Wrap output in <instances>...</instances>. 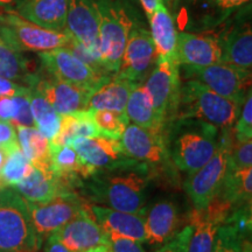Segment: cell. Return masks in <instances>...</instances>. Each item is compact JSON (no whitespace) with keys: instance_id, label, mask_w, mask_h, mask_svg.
<instances>
[{"instance_id":"cell-1","label":"cell","mask_w":252,"mask_h":252,"mask_svg":"<svg viewBox=\"0 0 252 252\" xmlns=\"http://www.w3.org/2000/svg\"><path fill=\"white\" fill-rule=\"evenodd\" d=\"M154 176L144 163L132 160L111 168L96 169L78 190L90 203L127 213L144 214Z\"/></svg>"},{"instance_id":"cell-2","label":"cell","mask_w":252,"mask_h":252,"mask_svg":"<svg viewBox=\"0 0 252 252\" xmlns=\"http://www.w3.org/2000/svg\"><path fill=\"white\" fill-rule=\"evenodd\" d=\"M163 134L175 168L187 175L209 161L219 149L220 128L198 119H173Z\"/></svg>"},{"instance_id":"cell-3","label":"cell","mask_w":252,"mask_h":252,"mask_svg":"<svg viewBox=\"0 0 252 252\" xmlns=\"http://www.w3.org/2000/svg\"><path fill=\"white\" fill-rule=\"evenodd\" d=\"M42 243L26 200L13 187L0 189V252H37Z\"/></svg>"},{"instance_id":"cell-4","label":"cell","mask_w":252,"mask_h":252,"mask_svg":"<svg viewBox=\"0 0 252 252\" xmlns=\"http://www.w3.org/2000/svg\"><path fill=\"white\" fill-rule=\"evenodd\" d=\"M241 108L200 82L185 80L181 82L180 99L174 119H198L219 128L229 127L235 124Z\"/></svg>"},{"instance_id":"cell-5","label":"cell","mask_w":252,"mask_h":252,"mask_svg":"<svg viewBox=\"0 0 252 252\" xmlns=\"http://www.w3.org/2000/svg\"><path fill=\"white\" fill-rule=\"evenodd\" d=\"M121 141L128 157L149 167L154 180L172 186L179 184L178 169L169 157L163 132H154L128 123Z\"/></svg>"},{"instance_id":"cell-6","label":"cell","mask_w":252,"mask_h":252,"mask_svg":"<svg viewBox=\"0 0 252 252\" xmlns=\"http://www.w3.org/2000/svg\"><path fill=\"white\" fill-rule=\"evenodd\" d=\"M234 141L232 126L220 128L219 149L214 157L196 172L187 175L184 189L194 209H203L219 194L228 168L229 151Z\"/></svg>"},{"instance_id":"cell-7","label":"cell","mask_w":252,"mask_h":252,"mask_svg":"<svg viewBox=\"0 0 252 252\" xmlns=\"http://www.w3.org/2000/svg\"><path fill=\"white\" fill-rule=\"evenodd\" d=\"M98 13V55L102 67L116 74L121 65L128 34L133 23L125 9L106 1H94Z\"/></svg>"},{"instance_id":"cell-8","label":"cell","mask_w":252,"mask_h":252,"mask_svg":"<svg viewBox=\"0 0 252 252\" xmlns=\"http://www.w3.org/2000/svg\"><path fill=\"white\" fill-rule=\"evenodd\" d=\"M0 39L18 52H47L68 45L64 31L46 30L31 23L15 11L0 13Z\"/></svg>"},{"instance_id":"cell-9","label":"cell","mask_w":252,"mask_h":252,"mask_svg":"<svg viewBox=\"0 0 252 252\" xmlns=\"http://www.w3.org/2000/svg\"><path fill=\"white\" fill-rule=\"evenodd\" d=\"M180 75L184 80L200 82L214 93L241 106L251 91V70H244L222 62L207 67L180 65Z\"/></svg>"},{"instance_id":"cell-10","label":"cell","mask_w":252,"mask_h":252,"mask_svg":"<svg viewBox=\"0 0 252 252\" xmlns=\"http://www.w3.org/2000/svg\"><path fill=\"white\" fill-rule=\"evenodd\" d=\"M156 63L144 87L150 94L158 117L167 125L175 118L180 99L182 82L180 64L176 60H161Z\"/></svg>"},{"instance_id":"cell-11","label":"cell","mask_w":252,"mask_h":252,"mask_svg":"<svg viewBox=\"0 0 252 252\" xmlns=\"http://www.w3.org/2000/svg\"><path fill=\"white\" fill-rule=\"evenodd\" d=\"M42 67L50 76L94 93L111 77L77 58L67 47L39 53Z\"/></svg>"},{"instance_id":"cell-12","label":"cell","mask_w":252,"mask_h":252,"mask_svg":"<svg viewBox=\"0 0 252 252\" xmlns=\"http://www.w3.org/2000/svg\"><path fill=\"white\" fill-rule=\"evenodd\" d=\"M27 206L34 228L43 242L78 214L89 209L90 202L80 193H70L46 203L27 202Z\"/></svg>"},{"instance_id":"cell-13","label":"cell","mask_w":252,"mask_h":252,"mask_svg":"<svg viewBox=\"0 0 252 252\" xmlns=\"http://www.w3.org/2000/svg\"><path fill=\"white\" fill-rule=\"evenodd\" d=\"M228 203L215 196L203 209H191L188 224L191 225L188 252H213L217 230L231 213Z\"/></svg>"},{"instance_id":"cell-14","label":"cell","mask_w":252,"mask_h":252,"mask_svg":"<svg viewBox=\"0 0 252 252\" xmlns=\"http://www.w3.org/2000/svg\"><path fill=\"white\" fill-rule=\"evenodd\" d=\"M156 62V49L150 32L132 27L116 75L140 84L149 76Z\"/></svg>"},{"instance_id":"cell-15","label":"cell","mask_w":252,"mask_h":252,"mask_svg":"<svg viewBox=\"0 0 252 252\" xmlns=\"http://www.w3.org/2000/svg\"><path fill=\"white\" fill-rule=\"evenodd\" d=\"M81 186V181L56 174L53 169L33 168L31 174L13 188L27 202L46 203L61 195L78 193Z\"/></svg>"},{"instance_id":"cell-16","label":"cell","mask_w":252,"mask_h":252,"mask_svg":"<svg viewBox=\"0 0 252 252\" xmlns=\"http://www.w3.org/2000/svg\"><path fill=\"white\" fill-rule=\"evenodd\" d=\"M145 232L146 243L160 248L174 238L184 228L187 217H182L178 203L172 200H160L149 209L145 208Z\"/></svg>"},{"instance_id":"cell-17","label":"cell","mask_w":252,"mask_h":252,"mask_svg":"<svg viewBox=\"0 0 252 252\" xmlns=\"http://www.w3.org/2000/svg\"><path fill=\"white\" fill-rule=\"evenodd\" d=\"M98 28L99 19L94 0H69L64 32L99 60Z\"/></svg>"},{"instance_id":"cell-18","label":"cell","mask_w":252,"mask_h":252,"mask_svg":"<svg viewBox=\"0 0 252 252\" xmlns=\"http://www.w3.org/2000/svg\"><path fill=\"white\" fill-rule=\"evenodd\" d=\"M26 87H34L39 90L61 116L87 110L88 99L91 94L90 91L58 80L50 75L49 77H42L39 74H33Z\"/></svg>"},{"instance_id":"cell-19","label":"cell","mask_w":252,"mask_h":252,"mask_svg":"<svg viewBox=\"0 0 252 252\" xmlns=\"http://www.w3.org/2000/svg\"><path fill=\"white\" fill-rule=\"evenodd\" d=\"M70 145L81 159L94 169L111 168L134 160L125 153L121 139L108 135L93 138L76 137Z\"/></svg>"},{"instance_id":"cell-20","label":"cell","mask_w":252,"mask_h":252,"mask_svg":"<svg viewBox=\"0 0 252 252\" xmlns=\"http://www.w3.org/2000/svg\"><path fill=\"white\" fill-rule=\"evenodd\" d=\"M70 252H87L109 244L108 236L90 213V207L53 234Z\"/></svg>"},{"instance_id":"cell-21","label":"cell","mask_w":252,"mask_h":252,"mask_svg":"<svg viewBox=\"0 0 252 252\" xmlns=\"http://www.w3.org/2000/svg\"><path fill=\"white\" fill-rule=\"evenodd\" d=\"M222 43L212 34H178L176 60L180 65L207 67L220 63Z\"/></svg>"},{"instance_id":"cell-22","label":"cell","mask_w":252,"mask_h":252,"mask_svg":"<svg viewBox=\"0 0 252 252\" xmlns=\"http://www.w3.org/2000/svg\"><path fill=\"white\" fill-rule=\"evenodd\" d=\"M90 213L106 236H118L146 243L144 214L127 213L90 203Z\"/></svg>"},{"instance_id":"cell-23","label":"cell","mask_w":252,"mask_h":252,"mask_svg":"<svg viewBox=\"0 0 252 252\" xmlns=\"http://www.w3.org/2000/svg\"><path fill=\"white\" fill-rule=\"evenodd\" d=\"M69 0H21L15 12L46 30L63 32L67 23Z\"/></svg>"},{"instance_id":"cell-24","label":"cell","mask_w":252,"mask_h":252,"mask_svg":"<svg viewBox=\"0 0 252 252\" xmlns=\"http://www.w3.org/2000/svg\"><path fill=\"white\" fill-rule=\"evenodd\" d=\"M149 19L151 25L150 33L156 49L157 61L176 60L179 33L176 32L174 20L163 2L158 6Z\"/></svg>"},{"instance_id":"cell-25","label":"cell","mask_w":252,"mask_h":252,"mask_svg":"<svg viewBox=\"0 0 252 252\" xmlns=\"http://www.w3.org/2000/svg\"><path fill=\"white\" fill-rule=\"evenodd\" d=\"M137 83L113 75L90 94L87 110H111L125 113V106L131 91Z\"/></svg>"},{"instance_id":"cell-26","label":"cell","mask_w":252,"mask_h":252,"mask_svg":"<svg viewBox=\"0 0 252 252\" xmlns=\"http://www.w3.org/2000/svg\"><path fill=\"white\" fill-rule=\"evenodd\" d=\"M216 196L231 207V213L239 208L251 207L252 167L241 169L226 168L224 180Z\"/></svg>"},{"instance_id":"cell-27","label":"cell","mask_w":252,"mask_h":252,"mask_svg":"<svg viewBox=\"0 0 252 252\" xmlns=\"http://www.w3.org/2000/svg\"><path fill=\"white\" fill-rule=\"evenodd\" d=\"M125 116L128 123L154 132H163L165 124L154 111L150 94L144 84H137L131 91L125 106Z\"/></svg>"},{"instance_id":"cell-28","label":"cell","mask_w":252,"mask_h":252,"mask_svg":"<svg viewBox=\"0 0 252 252\" xmlns=\"http://www.w3.org/2000/svg\"><path fill=\"white\" fill-rule=\"evenodd\" d=\"M17 138L21 152L30 160L34 168L42 171L53 169L49 140L40 133L35 126H18Z\"/></svg>"},{"instance_id":"cell-29","label":"cell","mask_w":252,"mask_h":252,"mask_svg":"<svg viewBox=\"0 0 252 252\" xmlns=\"http://www.w3.org/2000/svg\"><path fill=\"white\" fill-rule=\"evenodd\" d=\"M222 59L220 62L232 67L251 70L252 67V33L250 26L234 31L220 41Z\"/></svg>"},{"instance_id":"cell-30","label":"cell","mask_w":252,"mask_h":252,"mask_svg":"<svg viewBox=\"0 0 252 252\" xmlns=\"http://www.w3.org/2000/svg\"><path fill=\"white\" fill-rule=\"evenodd\" d=\"M52 168L56 174L83 182L96 171L81 159L71 145L50 146Z\"/></svg>"},{"instance_id":"cell-31","label":"cell","mask_w":252,"mask_h":252,"mask_svg":"<svg viewBox=\"0 0 252 252\" xmlns=\"http://www.w3.org/2000/svg\"><path fill=\"white\" fill-rule=\"evenodd\" d=\"M30 88L31 110L35 127L48 140H52L58 133L61 122V115L55 111L43 94L34 87Z\"/></svg>"},{"instance_id":"cell-32","label":"cell","mask_w":252,"mask_h":252,"mask_svg":"<svg viewBox=\"0 0 252 252\" xmlns=\"http://www.w3.org/2000/svg\"><path fill=\"white\" fill-rule=\"evenodd\" d=\"M33 74L30 61L20 52L0 39V76L11 81H21L26 84Z\"/></svg>"},{"instance_id":"cell-33","label":"cell","mask_w":252,"mask_h":252,"mask_svg":"<svg viewBox=\"0 0 252 252\" xmlns=\"http://www.w3.org/2000/svg\"><path fill=\"white\" fill-rule=\"evenodd\" d=\"M33 165L24 156L18 145L7 151L6 159L0 169V184L4 188L13 187L26 179L33 171Z\"/></svg>"},{"instance_id":"cell-34","label":"cell","mask_w":252,"mask_h":252,"mask_svg":"<svg viewBox=\"0 0 252 252\" xmlns=\"http://www.w3.org/2000/svg\"><path fill=\"white\" fill-rule=\"evenodd\" d=\"M93 119L100 134L121 139L123 132L128 124L125 113L111 110H91Z\"/></svg>"},{"instance_id":"cell-35","label":"cell","mask_w":252,"mask_h":252,"mask_svg":"<svg viewBox=\"0 0 252 252\" xmlns=\"http://www.w3.org/2000/svg\"><path fill=\"white\" fill-rule=\"evenodd\" d=\"M247 236L242 235L236 226L222 224L217 230L213 252H242V241Z\"/></svg>"},{"instance_id":"cell-36","label":"cell","mask_w":252,"mask_h":252,"mask_svg":"<svg viewBox=\"0 0 252 252\" xmlns=\"http://www.w3.org/2000/svg\"><path fill=\"white\" fill-rule=\"evenodd\" d=\"M13 97L15 105H17V112L14 117L12 118L11 123L15 127L18 126H27V127H33L35 126L33 115L31 110L30 102V88L26 86L21 87V89L14 94Z\"/></svg>"},{"instance_id":"cell-37","label":"cell","mask_w":252,"mask_h":252,"mask_svg":"<svg viewBox=\"0 0 252 252\" xmlns=\"http://www.w3.org/2000/svg\"><path fill=\"white\" fill-rule=\"evenodd\" d=\"M252 167V139L236 140L234 138L229 151L228 169Z\"/></svg>"},{"instance_id":"cell-38","label":"cell","mask_w":252,"mask_h":252,"mask_svg":"<svg viewBox=\"0 0 252 252\" xmlns=\"http://www.w3.org/2000/svg\"><path fill=\"white\" fill-rule=\"evenodd\" d=\"M234 138L236 140L252 139V93L248 94L239 111L238 118L232 125Z\"/></svg>"},{"instance_id":"cell-39","label":"cell","mask_w":252,"mask_h":252,"mask_svg":"<svg viewBox=\"0 0 252 252\" xmlns=\"http://www.w3.org/2000/svg\"><path fill=\"white\" fill-rule=\"evenodd\" d=\"M191 235V225L187 224L174 238L171 241L167 242L166 244L161 245L158 248L156 252H188V245L189 239H190Z\"/></svg>"},{"instance_id":"cell-40","label":"cell","mask_w":252,"mask_h":252,"mask_svg":"<svg viewBox=\"0 0 252 252\" xmlns=\"http://www.w3.org/2000/svg\"><path fill=\"white\" fill-rule=\"evenodd\" d=\"M109 247L112 252H146L143 248V243L133 239L109 236Z\"/></svg>"},{"instance_id":"cell-41","label":"cell","mask_w":252,"mask_h":252,"mask_svg":"<svg viewBox=\"0 0 252 252\" xmlns=\"http://www.w3.org/2000/svg\"><path fill=\"white\" fill-rule=\"evenodd\" d=\"M18 145L15 126L11 122L0 119V147H2L7 152Z\"/></svg>"},{"instance_id":"cell-42","label":"cell","mask_w":252,"mask_h":252,"mask_svg":"<svg viewBox=\"0 0 252 252\" xmlns=\"http://www.w3.org/2000/svg\"><path fill=\"white\" fill-rule=\"evenodd\" d=\"M17 112V105L13 97H0V119L11 122Z\"/></svg>"},{"instance_id":"cell-43","label":"cell","mask_w":252,"mask_h":252,"mask_svg":"<svg viewBox=\"0 0 252 252\" xmlns=\"http://www.w3.org/2000/svg\"><path fill=\"white\" fill-rule=\"evenodd\" d=\"M23 86H19L14 81L0 76V97H12L21 89Z\"/></svg>"},{"instance_id":"cell-44","label":"cell","mask_w":252,"mask_h":252,"mask_svg":"<svg viewBox=\"0 0 252 252\" xmlns=\"http://www.w3.org/2000/svg\"><path fill=\"white\" fill-rule=\"evenodd\" d=\"M43 252H70L67 248L63 245L54 235H50L48 238L46 239L45 244V251Z\"/></svg>"},{"instance_id":"cell-45","label":"cell","mask_w":252,"mask_h":252,"mask_svg":"<svg viewBox=\"0 0 252 252\" xmlns=\"http://www.w3.org/2000/svg\"><path fill=\"white\" fill-rule=\"evenodd\" d=\"M215 1L222 8L230 9V8L239 7V6H242L243 4H245V2L250 1V0H215Z\"/></svg>"},{"instance_id":"cell-46","label":"cell","mask_w":252,"mask_h":252,"mask_svg":"<svg viewBox=\"0 0 252 252\" xmlns=\"http://www.w3.org/2000/svg\"><path fill=\"white\" fill-rule=\"evenodd\" d=\"M141 5H143V8L146 12L147 17H150L151 14L156 11L158 6L162 2V0H140Z\"/></svg>"},{"instance_id":"cell-47","label":"cell","mask_w":252,"mask_h":252,"mask_svg":"<svg viewBox=\"0 0 252 252\" xmlns=\"http://www.w3.org/2000/svg\"><path fill=\"white\" fill-rule=\"evenodd\" d=\"M242 252H252L250 236H247V237H244L243 241H242Z\"/></svg>"},{"instance_id":"cell-48","label":"cell","mask_w":252,"mask_h":252,"mask_svg":"<svg viewBox=\"0 0 252 252\" xmlns=\"http://www.w3.org/2000/svg\"><path fill=\"white\" fill-rule=\"evenodd\" d=\"M17 2L18 0H0V7H11Z\"/></svg>"},{"instance_id":"cell-49","label":"cell","mask_w":252,"mask_h":252,"mask_svg":"<svg viewBox=\"0 0 252 252\" xmlns=\"http://www.w3.org/2000/svg\"><path fill=\"white\" fill-rule=\"evenodd\" d=\"M6 154H7L6 150L2 149V147H0V169H1L2 163H4L5 159H6ZM2 188H4V187H2L1 184H0V189H2Z\"/></svg>"},{"instance_id":"cell-50","label":"cell","mask_w":252,"mask_h":252,"mask_svg":"<svg viewBox=\"0 0 252 252\" xmlns=\"http://www.w3.org/2000/svg\"><path fill=\"white\" fill-rule=\"evenodd\" d=\"M87 252H89V251H87Z\"/></svg>"}]
</instances>
